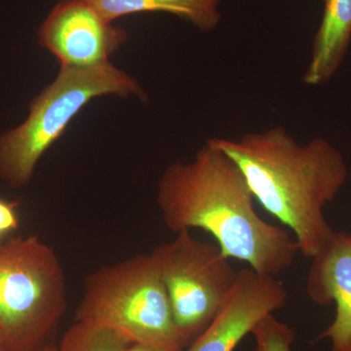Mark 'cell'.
<instances>
[{
	"instance_id": "1",
	"label": "cell",
	"mask_w": 351,
	"mask_h": 351,
	"mask_svg": "<svg viewBox=\"0 0 351 351\" xmlns=\"http://www.w3.org/2000/svg\"><path fill=\"white\" fill-rule=\"evenodd\" d=\"M254 201L239 165L212 138L193 160L168 166L157 191V205L168 230H204L226 258L276 276L293 265L299 246L287 230L263 221Z\"/></svg>"
},
{
	"instance_id": "2",
	"label": "cell",
	"mask_w": 351,
	"mask_h": 351,
	"mask_svg": "<svg viewBox=\"0 0 351 351\" xmlns=\"http://www.w3.org/2000/svg\"><path fill=\"white\" fill-rule=\"evenodd\" d=\"M212 141L239 165L255 200L292 230L302 255H318L335 234L324 207L348 178L339 149L323 138L299 144L282 126Z\"/></svg>"
},
{
	"instance_id": "3",
	"label": "cell",
	"mask_w": 351,
	"mask_h": 351,
	"mask_svg": "<svg viewBox=\"0 0 351 351\" xmlns=\"http://www.w3.org/2000/svg\"><path fill=\"white\" fill-rule=\"evenodd\" d=\"M75 320L112 328L133 343L163 351L186 348L151 254H138L87 274Z\"/></svg>"
},
{
	"instance_id": "4",
	"label": "cell",
	"mask_w": 351,
	"mask_h": 351,
	"mask_svg": "<svg viewBox=\"0 0 351 351\" xmlns=\"http://www.w3.org/2000/svg\"><path fill=\"white\" fill-rule=\"evenodd\" d=\"M66 311V276L54 248L36 235L0 243V328L5 351L50 345Z\"/></svg>"
},
{
	"instance_id": "5",
	"label": "cell",
	"mask_w": 351,
	"mask_h": 351,
	"mask_svg": "<svg viewBox=\"0 0 351 351\" xmlns=\"http://www.w3.org/2000/svg\"><path fill=\"white\" fill-rule=\"evenodd\" d=\"M145 92L134 78L108 62L93 68H61L56 80L36 97L22 125L0 137V178L12 188L31 181L44 152L95 97Z\"/></svg>"
},
{
	"instance_id": "6",
	"label": "cell",
	"mask_w": 351,
	"mask_h": 351,
	"mask_svg": "<svg viewBox=\"0 0 351 351\" xmlns=\"http://www.w3.org/2000/svg\"><path fill=\"white\" fill-rule=\"evenodd\" d=\"M156 246L151 255L167 290L176 327L189 346L215 319L237 284V271L219 246L189 230Z\"/></svg>"
},
{
	"instance_id": "7",
	"label": "cell",
	"mask_w": 351,
	"mask_h": 351,
	"mask_svg": "<svg viewBox=\"0 0 351 351\" xmlns=\"http://www.w3.org/2000/svg\"><path fill=\"white\" fill-rule=\"evenodd\" d=\"M39 43L59 60L61 68H93L108 63L126 40V32L113 27L85 0H63L38 32Z\"/></svg>"
},
{
	"instance_id": "8",
	"label": "cell",
	"mask_w": 351,
	"mask_h": 351,
	"mask_svg": "<svg viewBox=\"0 0 351 351\" xmlns=\"http://www.w3.org/2000/svg\"><path fill=\"white\" fill-rule=\"evenodd\" d=\"M287 300V291L274 276L240 270L225 306L186 351L234 350L261 318L280 309Z\"/></svg>"
},
{
	"instance_id": "9",
	"label": "cell",
	"mask_w": 351,
	"mask_h": 351,
	"mask_svg": "<svg viewBox=\"0 0 351 351\" xmlns=\"http://www.w3.org/2000/svg\"><path fill=\"white\" fill-rule=\"evenodd\" d=\"M316 304H336V316L320 338L332 341V351H351V233L335 232L313 258L306 285Z\"/></svg>"
},
{
	"instance_id": "10",
	"label": "cell",
	"mask_w": 351,
	"mask_h": 351,
	"mask_svg": "<svg viewBox=\"0 0 351 351\" xmlns=\"http://www.w3.org/2000/svg\"><path fill=\"white\" fill-rule=\"evenodd\" d=\"M351 43V0H324V12L314 36L311 60L302 80L319 86L332 80Z\"/></svg>"
},
{
	"instance_id": "11",
	"label": "cell",
	"mask_w": 351,
	"mask_h": 351,
	"mask_svg": "<svg viewBox=\"0 0 351 351\" xmlns=\"http://www.w3.org/2000/svg\"><path fill=\"white\" fill-rule=\"evenodd\" d=\"M108 22L129 14L164 12L189 21L200 31L211 32L221 19V0H85Z\"/></svg>"
},
{
	"instance_id": "12",
	"label": "cell",
	"mask_w": 351,
	"mask_h": 351,
	"mask_svg": "<svg viewBox=\"0 0 351 351\" xmlns=\"http://www.w3.org/2000/svg\"><path fill=\"white\" fill-rule=\"evenodd\" d=\"M130 339L112 328L75 321L64 332L57 351H127Z\"/></svg>"
},
{
	"instance_id": "13",
	"label": "cell",
	"mask_w": 351,
	"mask_h": 351,
	"mask_svg": "<svg viewBox=\"0 0 351 351\" xmlns=\"http://www.w3.org/2000/svg\"><path fill=\"white\" fill-rule=\"evenodd\" d=\"M251 334L256 341L252 351H291L297 339L294 330L277 319L274 313L261 318L252 328Z\"/></svg>"
},
{
	"instance_id": "14",
	"label": "cell",
	"mask_w": 351,
	"mask_h": 351,
	"mask_svg": "<svg viewBox=\"0 0 351 351\" xmlns=\"http://www.w3.org/2000/svg\"><path fill=\"white\" fill-rule=\"evenodd\" d=\"M17 204L0 198V233L6 234L19 228Z\"/></svg>"
},
{
	"instance_id": "15",
	"label": "cell",
	"mask_w": 351,
	"mask_h": 351,
	"mask_svg": "<svg viewBox=\"0 0 351 351\" xmlns=\"http://www.w3.org/2000/svg\"><path fill=\"white\" fill-rule=\"evenodd\" d=\"M127 351H163L152 346L142 345V343H132Z\"/></svg>"
},
{
	"instance_id": "16",
	"label": "cell",
	"mask_w": 351,
	"mask_h": 351,
	"mask_svg": "<svg viewBox=\"0 0 351 351\" xmlns=\"http://www.w3.org/2000/svg\"><path fill=\"white\" fill-rule=\"evenodd\" d=\"M36 351H57V346H54L52 345H47L43 346V348H39V350Z\"/></svg>"
},
{
	"instance_id": "17",
	"label": "cell",
	"mask_w": 351,
	"mask_h": 351,
	"mask_svg": "<svg viewBox=\"0 0 351 351\" xmlns=\"http://www.w3.org/2000/svg\"><path fill=\"white\" fill-rule=\"evenodd\" d=\"M0 351H5V345H4V338L1 328H0Z\"/></svg>"
},
{
	"instance_id": "18",
	"label": "cell",
	"mask_w": 351,
	"mask_h": 351,
	"mask_svg": "<svg viewBox=\"0 0 351 351\" xmlns=\"http://www.w3.org/2000/svg\"><path fill=\"white\" fill-rule=\"evenodd\" d=\"M2 237H3V235H2L1 233H0V240H1Z\"/></svg>"
}]
</instances>
